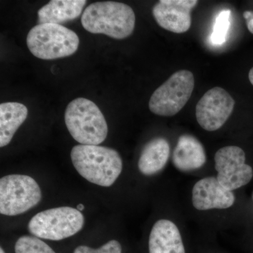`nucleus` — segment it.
Masks as SVG:
<instances>
[{
    "label": "nucleus",
    "instance_id": "aec40b11",
    "mask_svg": "<svg viewBox=\"0 0 253 253\" xmlns=\"http://www.w3.org/2000/svg\"><path fill=\"white\" fill-rule=\"evenodd\" d=\"M244 17L250 33L253 34V11H246L244 12Z\"/></svg>",
    "mask_w": 253,
    "mask_h": 253
},
{
    "label": "nucleus",
    "instance_id": "7ed1b4c3",
    "mask_svg": "<svg viewBox=\"0 0 253 253\" xmlns=\"http://www.w3.org/2000/svg\"><path fill=\"white\" fill-rule=\"evenodd\" d=\"M65 123L73 139L83 145H99L108 135V125L96 104L85 98H77L68 105Z\"/></svg>",
    "mask_w": 253,
    "mask_h": 253
},
{
    "label": "nucleus",
    "instance_id": "412c9836",
    "mask_svg": "<svg viewBox=\"0 0 253 253\" xmlns=\"http://www.w3.org/2000/svg\"><path fill=\"white\" fill-rule=\"evenodd\" d=\"M249 81L253 85V67L251 68L249 74Z\"/></svg>",
    "mask_w": 253,
    "mask_h": 253
},
{
    "label": "nucleus",
    "instance_id": "4468645a",
    "mask_svg": "<svg viewBox=\"0 0 253 253\" xmlns=\"http://www.w3.org/2000/svg\"><path fill=\"white\" fill-rule=\"evenodd\" d=\"M86 0H51L38 11V23H61L79 17Z\"/></svg>",
    "mask_w": 253,
    "mask_h": 253
},
{
    "label": "nucleus",
    "instance_id": "423d86ee",
    "mask_svg": "<svg viewBox=\"0 0 253 253\" xmlns=\"http://www.w3.org/2000/svg\"><path fill=\"white\" fill-rule=\"evenodd\" d=\"M41 187L33 178L9 174L0 179V213L16 216L27 212L41 202Z\"/></svg>",
    "mask_w": 253,
    "mask_h": 253
},
{
    "label": "nucleus",
    "instance_id": "9d476101",
    "mask_svg": "<svg viewBox=\"0 0 253 253\" xmlns=\"http://www.w3.org/2000/svg\"><path fill=\"white\" fill-rule=\"evenodd\" d=\"M198 3L196 0H161L154 6L153 15L161 28L180 34L191 27V12Z\"/></svg>",
    "mask_w": 253,
    "mask_h": 253
},
{
    "label": "nucleus",
    "instance_id": "4be33fe9",
    "mask_svg": "<svg viewBox=\"0 0 253 253\" xmlns=\"http://www.w3.org/2000/svg\"><path fill=\"white\" fill-rule=\"evenodd\" d=\"M84 209V206L83 204H79L77 206V210L79 211H83Z\"/></svg>",
    "mask_w": 253,
    "mask_h": 253
},
{
    "label": "nucleus",
    "instance_id": "20e7f679",
    "mask_svg": "<svg viewBox=\"0 0 253 253\" xmlns=\"http://www.w3.org/2000/svg\"><path fill=\"white\" fill-rule=\"evenodd\" d=\"M26 42L31 54L43 60L71 56L80 44L79 38L74 31L53 23L37 25L28 33Z\"/></svg>",
    "mask_w": 253,
    "mask_h": 253
},
{
    "label": "nucleus",
    "instance_id": "0eeeda50",
    "mask_svg": "<svg viewBox=\"0 0 253 253\" xmlns=\"http://www.w3.org/2000/svg\"><path fill=\"white\" fill-rule=\"evenodd\" d=\"M191 71H176L154 91L150 99V111L160 116H175L189 101L194 89Z\"/></svg>",
    "mask_w": 253,
    "mask_h": 253
},
{
    "label": "nucleus",
    "instance_id": "6ab92c4d",
    "mask_svg": "<svg viewBox=\"0 0 253 253\" xmlns=\"http://www.w3.org/2000/svg\"><path fill=\"white\" fill-rule=\"evenodd\" d=\"M122 247L116 240H111L99 249H94L86 246H80L75 249L74 253H121Z\"/></svg>",
    "mask_w": 253,
    "mask_h": 253
},
{
    "label": "nucleus",
    "instance_id": "1a4fd4ad",
    "mask_svg": "<svg viewBox=\"0 0 253 253\" xmlns=\"http://www.w3.org/2000/svg\"><path fill=\"white\" fill-rule=\"evenodd\" d=\"M235 101L223 88L216 86L205 93L196 107L198 123L206 130L220 129L230 117Z\"/></svg>",
    "mask_w": 253,
    "mask_h": 253
},
{
    "label": "nucleus",
    "instance_id": "39448f33",
    "mask_svg": "<svg viewBox=\"0 0 253 253\" xmlns=\"http://www.w3.org/2000/svg\"><path fill=\"white\" fill-rule=\"evenodd\" d=\"M84 222L81 211L65 206L38 213L30 221L28 230L39 239L61 241L79 232Z\"/></svg>",
    "mask_w": 253,
    "mask_h": 253
},
{
    "label": "nucleus",
    "instance_id": "2eb2a0df",
    "mask_svg": "<svg viewBox=\"0 0 253 253\" xmlns=\"http://www.w3.org/2000/svg\"><path fill=\"white\" fill-rule=\"evenodd\" d=\"M170 154L169 142L162 137L154 138L141 151L138 168L141 174L151 176L162 170Z\"/></svg>",
    "mask_w": 253,
    "mask_h": 253
},
{
    "label": "nucleus",
    "instance_id": "f3484780",
    "mask_svg": "<svg viewBox=\"0 0 253 253\" xmlns=\"http://www.w3.org/2000/svg\"><path fill=\"white\" fill-rule=\"evenodd\" d=\"M230 16V10L224 9L216 18L211 36V42L214 45H221L225 43L231 26Z\"/></svg>",
    "mask_w": 253,
    "mask_h": 253
},
{
    "label": "nucleus",
    "instance_id": "a211bd4d",
    "mask_svg": "<svg viewBox=\"0 0 253 253\" xmlns=\"http://www.w3.org/2000/svg\"><path fill=\"white\" fill-rule=\"evenodd\" d=\"M16 253H56L54 250L39 238L23 236L15 244Z\"/></svg>",
    "mask_w": 253,
    "mask_h": 253
},
{
    "label": "nucleus",
    "instance_id": "dca6fc26",
    "mask_svg": "<svg viewBox=\"0 0 253 253\" xmlns=\"http://www.w3.org/2000/svg\"><path fill=\"white\" fill-rule=\"evenodd\" d=\"M25 105L17 102L0 104V146H6L11 142L15 133L24 123L28 116Z\"/></svg>",
    "mask_w": 253,
    "mask_h": 253
},
{
    "label": "nucleus",
    "instance_id": "f03ea898",
    "mask_svg": "<svg viewBox=\"0 0 253 253\" xmlns=\"http://www.w3.org/2000/svg\"><path fill=\"white\" fill-rule=\"evenodd\" d=\"M135 21V14L130 6L111 1L89 4L81 18L82 25L86 31L106 35L116 40L131 36Z\"/></svg>",
    "mask_w": 253,
    "mask_h": 253
},
{
    "label": "nucleus",
    "instance_id": "5701e85b",
    "mask_svg": "<svg viewBox=\"0 0 253 253\" xmlns=\"http://www.w3.org/2000/svg\"><path fill=\"white\" fill-rule=\"evenodd\" d=\"M0 253H5L4 250H3L2 248L0 249Z\"/></svg>",
    "mask_w": 253,
    "mask_h": 253
},
{
    "label": "nucleus",
    "instance_id": "6e6552de",
    "mask_svg": "<svg viewBox=\"0 0 253 253\" xmlns=\"http://www.w3.org/2000/svg\"><path fill=\"white\" fill-rule=\"evenodd\" d=\"M218 181L229 191L249 184L253 176V168L246 163L244 150L236 146H225L214 156Z\"/></svg>",
    "mask_w": 253,
    "mask_h": 253
},
{
    "label": "nucleus",
    "instance_id": "f257e3e1",
    "mask_svg": "<svg viewBox=\"0 0 253 253\" xmlns=\"http://www.w3.org/2000/svg\"><path fill=\"white\" fill-rule=\"evenodd\" d=\"M76 170L92 184L104 187L112 186L123 170V161L115 149L99 145L80 144L71 153Z\"/></svg>",
    "mask_w": 253,
    "mask_h": 253
},
{
    "label": "nucleus",
    "instance_id": "ddd939ff",
    "mask_svg": "<svg viewBox=\"0 0 253 253\" xmlns=\"http://www.w3.org/2000/svg\"><path fill=\"white\" fill-rule=\"evenodd\" d=\"M149 249V253H185L179 229L168 219H160L153 226Z\"/></svg>",
    "mask_w": 253,
    "mask_h": 253
},
{
    "label": "nucleus",
    "instance_id": "9b49d317",
    "mask_svg": "<svg viewBox=\"0 0 253 253\" xmlns=\"http://www.w3.org/2000/svg\"><path fill=\"white\" fill-rule=\"evenodd\" d=\"M234 202L235 196L232 191L221 185L217 177L204 178L193 188V206L199 211L226 209L231 207Z\"/></svg>",
    "mask_w": 253,
    "mask_h": 253
},
{
    "label": "nucleus",
    "instance_id": "f8f14e48",
    "mask_svg": "<svg viewBox=\"0 0 253 253\" xmlns=\"http://www.w3.org/2000/svg\"><path fill=\"white\" fill-rule=\"evenodd\" d=\"M206 162L204 146L195 136L182 134L178 139L172 154L174 167L181 172L199 169Z\"/></svg>",
    "mask_w": 253,
    "mask_h": 253
}]
</instances>
